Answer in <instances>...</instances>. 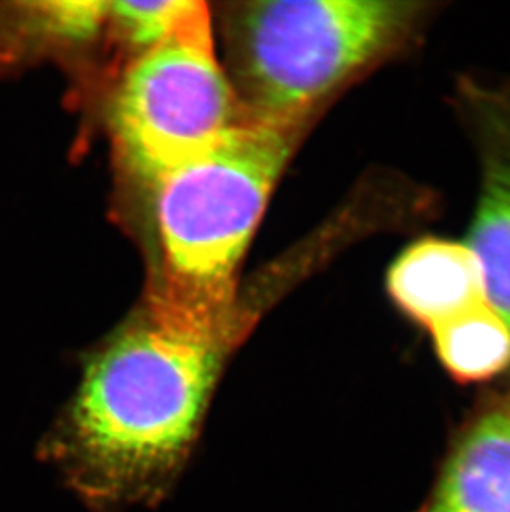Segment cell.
I'll list each match as a JSON object with an SVG mask.
<instances>
[{"label": "cell", "instance_id": "30bf717a", "mask_svg": "<svg viewBox=\"0 0 510 512\" xmlns=\"http://www.w3.org/2000/svg\"><path fill=\"white\" fill-rule=\"evenodd\" d=\"M194 0L161 2H110L108 22L115 25L123 40L141 52L159 44L176 27Z\"/></svg>", "mask_w": 510, "mask_h": 512}, {"label": "cell", "instance_id": "52a82bcc", "mask_svg": "<svg viewBox=\"0 0 510 512\" xmlns=\"http://www.w3.org/2000/svg\"><path fill=\"white\" fill-rule=\"evenodd\" d=\"M386 294L403 319L428 334L487 300L471 247L438 236L419 237L398 254L386 272Z\"/></svg>", "mask_w": 510, "mask_h": 512}, {"label": "cell", "instance_id": "6da1fadb", "mask_svg": "<svg viewBox=\"0 0 510 512\" xmlns=\"http://www.w3.org/2000/svg\"><path fill=\"white\" fill-rule=\"evenodd\" d=\"M241 335L148 305L88 360L45 455L95 508L158 501L193 450Z\"/></svg>", "mask_w": 510, "mask_h": 512}, {"label": "cell", "instance_id": "ba28073f", "mask_svg": "<svg viewBox=\"0 0 510 512\" xmlns=\"http://www.w3.org/2000/svg\"><path fill=\"white\" fill-rule=\"evenodd\" d=\"M429 335L439 367L459 387L491 385L510 372V327L487 300Z\"/></svg>", "mask_w": 510, "mask_h": 512}, {"label": "cell", "instance_id": "277c9868", "mask_svg": "<svg viewBox=\"0 0 510 512\" xmlns=\"http://www.w3.org/2000/svg\"><path fill=\"white\" fill-rule=\"evenodd\" d=\"M244 116L217 62L207 5L194 0L126 70L111 105V131L121 160L153 186Z\"/></svg>", "mask_w": 510, "mask_h": 512}, {"label": "cell", "instance_id": "7a4b0ae2", "mask_svg": "<svg viewBox=\"0 0 510 512\" xmlns=\"http://www.w3.org/2000/svg\"><path fill=\"white\" fill-rule=\"evenodd\" d=\"M300 126L244 116L153 184L161 277L150 305L179 319L244 330L237 269Z\"/></svg>", "mask_w": 510, "mask_h": 512}, {"label": "cell", "instance_id": "8992f818", "mask_svg": "<svg viewBox=\"0 0 510 512\" xmlns=\"http://www.w3.org/2000/svg\"><path fill=\"white\" fill-rule=\"evenodd\" d=\"M414 512H510V382L486 388L462 415Z\"/></svg>", "mask_w": 510, "mask_h": 512}, {"label": "cell", "instance_id": "5b68a950", "mask_svg": "<svg viewBox=\"0 0 510 512\" xmlns=\"http://www.w3.org/2000/svg\"><path fill=\"white\" fill-rule=\"evenodd\" d=\"M458 97L481 165L467 246L481 264L487 302L510 327V90L466 80Z\"/></svg>", "mask_w": 510, "mask_h": 512}, {"label": "cell", "instance_id": "9c48e42d", "mask_svg": "<svg viewBox=\"0 0 510 512\" xmlns=\"http://www.w3.org/2000/svg\"><path fill=\"white\" fill-rule=\"evenodd\" d=\"M102 0L0 4V67L57 45L82 44L108 24Z\"/></svg>", "mask_w": 510, "mask_h": 512}, {"label": "cell", "instance_id": "3957f363", "mask_svg": "<svg viewBox=\"0 0 510 512\" xmlns=\"http://www.w3.org/2000/svg\"><path fill=\"white\" fill-rule=\"evenodd\" d=\"M436 2L277 0L239 5L232 15L246 116L304 123L340 88L418 49Z\"/></svg>", "mask_w": 510, "mask_h": 512}]
</instances>
